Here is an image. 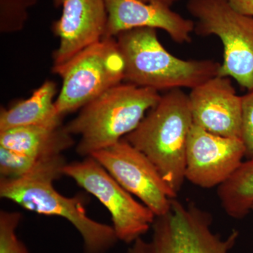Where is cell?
Masks as SVG:
<instances>
[{"mask_svg": "<svg viewBox=\"0 0 253 253\" xmlns=\"http://www.w3.org/2000/svg\"><path fill=\"white\" fill-rule=\"evenodd\" d=\"M63 155L48 158L25 177L0 178V197L27 210L69 221L81 234L84 253H107L118 239L112 226L88 216L84 195L66 197L53 186L63 174L66 164Z\"/></svg>", "mask_w": 253, "mask_h": 253, "instance_id": "obj_1", "label": "cell"}, {"mask_svg": "<svg viewBox=\"0 0 253 253\" xmlns=\"http://www.w3.org/2000/svg\"><path fill=\"white\" fill-rule=\"evenodd\" d=\"M116 39L124 61V81L139 87L158 92L192 89L219 74L221 64L213 60H184L170 54L155 28H134Z\"/></svg>", "mask_w": 253, "mask_h": 253, "instance_id": "obj_2", "label": "cell"}, {"mask_svg": "<svg viewBox=\"0 0 253 253\" xmlns=\"http://www.w3.org/2000/svg\"><path fill=\"white\" fill-rule=\"evenodd\" d=\"M193 118L189 95L181 89L161 96L134 131L125 136L156 166L178 195L185 181L186 149Z\"/></svg>", "mask_w": 253, "mask_h": 253, "instance_id": "obj_3", "label": "cell"}, {"mask_svg": "<svg viewBox=\"0 0 253 253\" xmlns=\"http://www.w3.org/2000/svg\"><path fill=\"white\" fill-rule=\"evenodd\" d=\"M161 95L149 88L121 83L83 106L65 129L80 136L76 153L86 158L134 131Z\"/></svg>", "mask_w": 253, "mask_h": 253, "instance_id": "obj_4", "label": "cell"}, {"mask_svg": "<svg viewBox=\"0 0 253 253\" xmlns=\"http://www.w3.org/2000/svg\"><path fill=\"white\" fill-rule=\"evenodd\" d=\"M52 71L62 79L55 108L63 117L121 84L125 78L124 61L116 38H104Z\"/></svg>", "mask_w": 253, "mask_h": 253, "instance_id": "obj_5", "label": "cell"}, {"mask_svg": "<svg viewBox=\"0 0 253 253\" xmlns=\"http://www.w3.org/2000/svg\"><path fill=\"white\" fill-rule=\"evenodd\" d=\"M188 11L196 19L194 31L216 36L222 43L223 61L218 76L234 78L253 89V17L239 13L228 0H188Z\"/></svg>", "mask_w": 253, "mask_h": 253, "instance_id": "obj_6", "label": "cell"}, {"mask_svg": "<svg viewBox=\"0 0 253 253\" xmlns=\"http://www.w3.org/2000/svg\"><path fill=\"white\" fill-rule=\"evenodd\" d=\"M212 216L196 204L174 199L170 212L156 217L151 239L136 240L129 253H230L239 231L222 239L212 231Z\"/></svg>", "mask_w": 253, "mask_h": 253, "instance_id": "obj_7", "label": "cell"}, {"mask_svg": "<svg viewBox=\"0 0 253 253\" xmlns=\"http://www.w3.org/2000/svg\"><path fill=\"white\" fill-rule=\"evenodd\" d=\"M63 174L99 200L109 211L118 241L133 244L152 227L156 216L139 203L94 158L66 163Z\"/></svg>", "mask_w": 253, "mask_h": 253, "instance_id": "obj_8", "label": "cell"}, {"mask_svg": "<svg viewBox=\"0 0 253 253\" xmlns=\"http://www.w3.org/2000/svg\"><path fill=\"white\" fill-rule=\"evenodd\" d=\"M90 156L156 217L170 212L172 201L177 194L149 158L124 138Z\"/></svg>", "mask_w": 253, "mask_h": 253, "instance_id": "obj_9", "label": "cell"}, {"mask_svg": "<svg viewBox=\"0 0 253 253\" xmlns=\"http://www.w3.org/2000/svg\"><path fill=\"white\" fill-rule=\"evenodd\" d=\"M242 139L216 135L193 124L186 149L185 178L204 188L219 186L242 164Z\"/></svg>", "mask_w": 253, "mask_h": 253, "instance_id": "obj_10", "label": "cell"}, {"mask_svg": "<svg viewBox=\"0 0 253 253\" xmlns=\"http://www.w3.org/2000/svg\"><path fill=\"white\" fill-rule=\"evenodd\" d=\"M54 4L62 8V14L52 25L53 33L59 39L52 68L104 39L108 23L104 0H54Z\"/></svg>", "mask_w": 253, "mask_h": 253, "instance_id": "obj_11", "label": "cell"}, {"mask_svg": "<svg viewBox=\"0 0 253 253\" xmlns=\"http://www.w3.org/2000/svg\"><path fill=\"white\" fill-rule=\"evenodd\" d=\"M189 97L194 124L216 135L241 139L242 96L230 78H211L191 89Z\"/></svg>", "mask_w": 253, "mask_h": 253, "instance_id": "obj_12", "label": "cell"}, {"mask_svg": "<svg viewBox=\"0 0 253 253\" xmlns=\"http://www.w3.org/2000/svg\"><path fill=\"white\" fill-rule=\"evenodd\" d=\"M108 12L105 38H116L123 32L138 28L162 29L179 44L191 42L195 30L192 20L170 7L147 4L141 0H104Z\"/></svg>", "mask_w": 253, "mask_h": 253, "instance_id": "obj_13", "label": "cell"}, {"mask_svg": "<svg viewBox=\"0 0 253 253\" xmlns=\"http://www.w3.org/2000/svg\"><path fill=\"white\" fill-rule=\"evenodd\" d=\"M75 144L64 126H19L0 131V146L37 159L62 155Z\"/></svg>", "mask_w": 253, "mask_h": 253, "instance_id": "obj_14", "label": "cell"}, {"mask_svg": "<svg viewBox=\"0 0 253 253\" xmlns=\"http://www.w3.org/2000/svg\"><path fill=\"white\" fill-rule=\"evenodd\" d=\"M57 88L54 82L46 81L28 99L20 101L9 109L1 108L0 131L19 126H62L63 116L55 108Z\"/></svg>", "mask_w": 253, "mask_h": 253, "instance_id": "obj_15", "label": "cell"}, {"mask_svg": "<svg viewBox=\"0 0 253 253\" xmlns=\"http://www.w3.org/2000/svg\"><path fill=\"white\" fill-rule=\"evenodd\" d=\"M217 188L218 198L226 214L236 219L246 217L253 206V158L243 162Z\"/></svg>", "mask_w": 253, "mask_h": 253, "instance_id": "obj_16", "label": "cell"}, {"mask_svg": "<svg viewBox=\"0 0 253 253\" xmlns=\"http://www.w3.org/2000/svg\"><path fill=\"white\" fill-rule=\"evenodd\" d=\"M44 160L37 159L0 146V176L10 179L25 177L33 172Z\"/></svg>", "mask_w": 253, "mask_h": 253, "instance_id": "obj_17", "label": "cell"}, {"mask_svg": "<svg viewBox=\"0 0 253 253\" xmlns=\"http://www.w3.org/2000/svg\"><path fill=\"white\" fill-rule=\"evenodd\" d=\"M38 0H0V31H21L28 19V9Z\"/></svg>", "mask_w": 253, "mask_h": 253, "instance_id": "obj_18", "label": "cell"}, {"mask_svg": "<svg viewBox=\"0 0 253 253\" xmlns=\"http://www.w3.org/2000/svg\"><path fill=\"white\" fill-rule=\"evenodd\" d=\"M21 220V212H0V253H30L26 245L16 234Z\"/></svg>", "mask_w": 253, "mask_h": 253, "instance_id": "obj_19", "label": "cell"}, {"mask_svg": "<svg viewBox=\"0 0 253 253\" xmlns=\"http://www.w3.org/2000/svg\"><path fill=\"white\" fill-rule=\"evenodd\" d=\"M246 157L253 158V89L242 96V134Z\"/></svg>", "mask_w": 253, "mask_h": 253, "instance_id": "obj_20", "label": "cell"}, {"mask_svg": "<svg viewBox=\"0 0 253 253\" xmlns=\"http://www.w3.org/2000/svg\"><path fill=\"white\" fill-rule=\"evenodd\" d=\"M231 6L239 13L253 17V0H228Z\"/></svg>", "mask_w": 253, "mask_h": 253, "instance_id": "obj_21", "label": "cell"}, {"mask_svg": "<svg viewBox=\"0 0 253 253\" xmlns=\"http://www.w3.org/2000/svg\"><path fill=\"white\" fill-rule=\"evenodd\" d=\"M147 4H154L158 5H162V6L171 7L174 3L179 0H141Z\"/></svg>", "mask_w": 253, "mask_h": 253, "instance_id": "obj_22", "label": "cell"}, {"mask_svg": "<svg viewBox=\"0 0 253 253\" xmlns=\"http://www.w3.org/2000/svg\"><path fill=\"white\" fill-rule=\"evenodd\" d=\"M252 211H253V207H252Z\"/></svg>", "mask_w": 253, "mask_h": 253, "instance_id": "obj_23", "label": "cell"}]
</instances>
